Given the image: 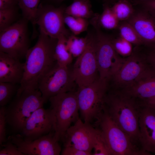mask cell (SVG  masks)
Masks as SVG:
<instances>
[{
  "instance_id": "1",
  "label": "cell",
  "mask_w": 155,
  "mask_h": 155,
  "mask_svg": "<svg viewBox=\"0 0 155 155\" xmlns=\"http://www.w3.org/2000/svg\"><path fill=\"white\" fill-rule=\"evenodd\" d=\"M57 42V39L40 32L36 43L26 55L23 76L16 94L25 90L38 89L41 77L57 62L54 53Z\"/></svg>"
},
{
  "instance_id": "2",
  "label": "cell",
  "mask_w": 155,
  "mask_h": 155,
  "mask_svg": "<svg viewBox=\"0 0 155 155\" xmlns=\"http://www.w3.org/2000/svg\"><path fill=\"white\" fill-rule=\"evenodd\" d=\"M143 106L124 92L106 94L104 100V106L113 120L141 149L139 120Z\"/></svg>"
},
{
  "instance_id": "3",
  "label": "cell",
  "mask_w": 155,
  "mask_h": 155,
  "mask_svg": "<svg viewBox=\"0 0 155 155\" xmlns=\"http://www.w3.org/2000/svg\"><path fill=\"white\" fill-rule=\"evenodd\" d=\"M111 155H150L135 145L130 137L113 120L103 106L95 120Z\"/></svg>"
},
{
  "instance_id": "4",
  "label": "cell",
  "mask_w": 155,
  "mask_h": 155,
  "mask_svg": "<svg viewBox=\"0 0 155 155\" xmlns=\"http://www.w3.org/2000/svg\"><path fill=\"white\" fill-rule=\"evenodd\" d=\"M45 102L38 89L24 90L16 94L6 107L7 123L15 131L20 132L32 114Z\"/></svg>"
},
{
  "instance_id": "5",
  "label": "cell",
  "mask_w": 155,
  "mask_h": 155,
  "mask_svg": "<svg viewBox=\"0 0 155 155\" xmlns=\"http://www.w3.org/2000/svg\"><path fill=\"white\" fill-rule=\"evenodd\" d=\"M96 35V51L99 78L108 82L119 69L124 59L120 57L113 46L112 39L101 30L97 18L90 20Z\"/></svg>"
},
{
  "instance_id": "6",
  "label": "cell",
  "mask_w": 155,
  "mask_h": 155,
  "mask_svg": "<svg viewBox=\"0 0 155 155\" xmlns=\"http://www.w3.org/2000/svg\"><path fill=\"white\" fill-rule=\"evenodd\" d=\"M55 121L54 137L61 141L71 124L79 118L77 90L59 94L49 98Z\"/></svg>"
},
{
  "instance_id": "7",
  "label": "cell",
  "mask_w": 155,
  "mask_h": 155,
  "mask_svg": "<svg viewBox=\"0 0 155 155\" xmlns=\"http://www.w3.org/2000/svg\"><path fill=\"white\" fill-rule=\"evenodd\" d=\"M108 82L99 78L88 85L78 87L79 110L84 122L91 123L102 111Z\"/></svg>"
},
{
  "instance_id": "8",
  "label": "cell",
  "mask_w": 155,
  "mask_h": 155,
  "mask_svg": "<svg viewBox=\"0 0 155 155\" xmlns=\"http://www.w3.org/2000/svg\"><path fill=\"white\" fill-rule=\"evenodd\" d=\"M75 84L72 70L56 62L41 77L38 88L46 102L59 94L75 91Z\"/></svg>"
},
{
  "instance_id": "9",
  "label": "cell",
  "mask_w": 155,
  "mask_h": 155,
  "mask_svg": "<svg viewBox=\"0 0 155 155\" xmlns=\"http://www.w3.org/2000/svg\"><path fill=\"white\" fill-rule=\"evenodd\" d=\"M28 22L23 17L0 31V52L19 60L25 57L29 49Z\"/></svg>"
},
{
  "instance_id": "10",
  "label": "cell",
  "mask_w": 155,
  "mask_h": 155,
  "mask_svg": "<svg viewBox=\"0 0 155 155\" xmlns=\"http://www.w3.org/2000/svg\"><path fill=\"white\" fill-rule=\"evenodd\" d=\"M89 40L87 47L75 63L72 72L78 87L92 83L99 78L96 51L95 31L88 32Z\"/></svg>"
},
{
  "instance_id": "11",
  "label": "cell",
  "mask_w": 155,
  "mask_h": 155,
  "mask_svg": "<svg viewBox=\"0 0 155 155\" xmlns=\"http://www.w3.org/2000/svg\"><path fill=\"white\" fill-rule=\"evenodd\" d=\"M63 5L58 7L42 3L38 6L36 19V24L40 32L57 39L61 36H68L71 34L65 26V11Z\"/></svg>"
},
{
  "instance_id": "12",
  "label": "cell",
  "mask_w": 155,
  "mask_h": 155,
  "mask_svg": "<svg viewBox=\"0 0 155 155\" xmlns=\"http://www.w3.org/2000/svg\"><path fill=\"white\" fill-rule=\"evenodd\" d=\"M100 136L98 129L79 118L67 130L61 141L64 147H72L92 154V151Z\"/></svg>"
},
{
  "instance_id": "13",
  "label": "cell",
  "mask_w": 155,
  "mask_h": 155,
  "mask_svg": "<svg viewBox=\"0 0 155 155\" xmlns=\"http://www.w3.org/2000/svg\"><path fill=\"white\" fill-rule=\"evenodd\" d=\"M55 121L52 110L43 107L35 111L27 119L20 131L23 138L31 141L54 131Z\"/></svg>"
},
{
  "instance_id": "14",
  "label": "cell",
  "mask_w": 155,
  "mask_h": 155,
  "mask_svg": "<svg viewBox=\"0 0 155 155\" xmlns=\"http://www.w3.org/2000/svg\"><path fill=\"white\" fill-rule=\"evenodd\" d=\"M54 131L31 141L24 140L20 134L10 136L8 140L25 155H59L61 150L55 138Z\"/></svg>"
},
{
  "instance_id": "15",
  "label": "cell",
  "mask_w": 155,
  "mask_h": 155,
  "mask_svg": "<svg viewBox=\"0 0 155 155\" xmlns=\"http://www.w3.org/2000/svg\"><path fill=\"white\" fill-rule=\"evenodd\" d=\"M148 70L142 60L137 56L132 53L125 59L121 67L111 78L126 88L136 81Z\"/></svg>"
},
{
  "instance_id": "16",
  "label": "cell",
  "mask_w": 155,
  "mask_h": 155,
  "mask_svg": "<svg viewBox=\"0 0 155 155\" xmlns=\"http://www.w3.org/2000/svg\"><path fill=\"white\" fill-rule=\"evenodd\" d=\"M140 143L143 151L155 154V110L143 106L139 120Z\"/></svg>"
},
{
  "instance_id": "17",
  "label": "cell",
  "mask_w": 155,
  "mask_h": 155,
  "mask_svg": "<svg viewBox=\"0 0 155 155\" xmlns=\"http://www.w3.org/2000/svg\"><path fill=\"white\" fill-rule=\"evenodd\" d=\"M127 21L135 30L143 44L155 48V17L143 9L134 14Z\"/></svg>"
},
{
  "instance_id": "18",
  "label": "cell",
  "mask_w": 155,
  "mask_h": 155,
  "mask_svg": "<svg viewBox=\"0 0 155 155\" xmlns=\"http://www.w3.org/2000/svg\"><path fill=\"white\" fill-rule=\"evenodd\" d=\"M24 73V64L20 60L0 51V82L20 84Z\"/></svg>"
},
{
  "instance_id": "19",
  "label": "cell",
  "mask_w": 155,
  "mask_h": 155,
  "mask_svg": "<svg viewBox=\"0 0 155 155\" xmlns=\"http://www.w3.org/2000/svg\"><path fill=\"white\" fill-rule=\"evenodd\" d=\"M124 92L143 102L155 96V71L148 70Z\"/></svg>"
},
{
  "instance_id": "20",
  "label": "cell",
  "mask_w": 155,
  "mask_h": 155,
  "mask_svg": "<svg viewBox=\"0 0 155 155\" xmlns=\"http://www.w3.org/2000/svg\"><path fill=\"white\" fill-rule=\"evenodd\" d=\"M65 13L74 17L91 19L95 15L92 9L89 0H73V3L66 7Z\"/></svg>"
},
{
  "instance_id": "21",
  "label": "cell",
  "mask_w": 155,
  "mask_h": 155,
  "mask_svg": "<svg viewBox=\"0 0 155 155\" xmlns=\"http://www.w3.org/2000/svg\"><path fill=\"white\" fill-rule=\"evenodd\" d=\"M68 37L63 35L57 38L54 53V57L57 63L60 66L64 67H68L70 64L73 58L67 46Z\"/></svg>"
},
{
  "instance_id": "22",
  "label": "cell",
  "mask_w": 155,
  "mask_h": 155,
  "mask_svg": "<svg viewBox=\"0 0 155 155\" xmlns=\"http://www.w3.org/2000/svg\"><path fill=\"white\" fill-rule=\"evenodd\" d=\"M88 33L84 37H79L73 34L67 38L66 45L69 51L73 57L78 58L85 50L89 40Z\"/></svg>"
},
{
  "instance_id": "23",
  "label": "cell",
  "mask_w": 155,
  "mask_h": 155,
  "mask_svg": "<svg viewBox=\"0 0 155 155\" xmlns=\"http://www.w3.org/2000/svg\"><path fill=\"white\" fill-rule=\"evenodd\" d=\"M119 22L111 7L108 3H105L102 13L98 14V22L100 26L106 29H114L119 27Z\"/></svg>"
},
{
  "instance_id": "24",
  "label": "cell",
  "mask_w": 155,
  "mask_h": 155,
  "mask_svg": "<svg viewBox=\"0 0 155 155\" xmlns=\"http://www.w3.org/2000/svg\"><path fill=\"white\" fill-rule=\"evenodd\" d=\"M111 8L119 21H127L135 12L133 5L127 0H118Z\"/></svg>"
},
{
  "instance_id": "25",
  "label": "cell",
  "mask_w": 155,
  "mask_h": 155,
  "mask_svg": "<svg viewBox=\"0 0 155 155\" xmlns=\"http://www.w3.org/2000/svg\"><path fill=\"white\" fill-rule=\"evenodd\" d=\"M40 0H18V6L23 18L30 22L34 27Z\"/></svg>"
},
{
  "instance_id": "26",
  "label": "cell",
  "mask_w": 155,
  "mask_h": 155,
  "mask_svg": "<svg viewBox=\"0 0 155 155\" xmlns=\"http://www.w3.org/2000/svg\"><path fill=\"white\" fill-rule=\"evenodd\" d=\"M64 21L72 34L76 36L86 31L90 23L87 19L74 17L65 13Z\"/></svg>"
},
{
  "instance_id": "27",
  "label": "cell",
  "mask_w": 155,
  "mask_h": 155,
  "mask_svg": "<svg viewBox=\"0 0 155 155\" xmlns=\"http://www.w3.org/2000/svg\"><path fill=\"white\" fill-rule=\"evenodd\" d=\"M120 36L132 44L140 45L143 42L133 26L127 21L119 26Z\"/></svg>"
},
{
  "instance_id": "28",
  "label": "cell",
  "mask_w": 155,
  "mask_h": 155,
  "mask_svg": "<svg viewBox=\"0 0 155 155\" xmlns=\"http://www.w3.org/2000/svg\"><path fill=\"white\" fill-rule=\"evenodd\" d=\"M19 6L0 9V31L10 26L17 22Z\"/></svg>"
},
{
  "instance_id": "29",
  "label": "cell",
  "mask_w": 155,
  "mask_h": 155,
  "mask_svg": "<svg viewBox=\"0 0 155 155\" xmlns=\"http://www.w3.org/2000/svg\"><path fill=\"white\" fill-rule=\"evenodd\" d=\"M16 84L8 82H0V105L5 106L10 101L19 87Z\"/></svg>"
},
{
  "instance_id": "30",
  "label": "cell",
  "mask_w": 155,
  "mask_h": 155,
  "mask_svg": "<svg viewBox=\"0 0 155 155\" xmlns=\"http://www.w3.org/2000/svg\"><path fill=\"white\" fill-rule=\"evenodd\" d=\"M112 42L115 51L119 55L128 57L132 53V44L120 36L112 39Z\"/></svg>"
},
{
  "instance_id": "31",
  "label": "cell",
  "mask_w": 155,
  "mask_h": 155,
  "mask_svg": "<svg viewBox=\"0 0 155 155\" xmlns=\"http://www.w3.org/2000/svg\"><path fill=\"white\" fill-rule=\"evenodd\" d=\"M5 106H1L0 108V144L1 146L7 141L6 125L7 122L5 116Z\"/></svg>"
},
{
  "instance_id": "32",
  "label": "cell",
  "mask_w": 155,
  "mask_h": 155,
  "mask_svg": "<svg viewBox=\"0 0 155 155\" xmlns=\"http://www.w3.org/2000/svg\"><path fill=\"white\" fill-rule=\"evenodd\" d=\"M0 151V155H25L17 146L8 140Z\"/></svg>"
},
{
  "instance_id": "33",
  "label": "cell",
  "mask_w": 155,
  "mask_h": 155,
  "mask_svg": "<svg viewBox=\"0 0 155 155\" xmlns=\"http://www.w3.org/2000/svg\"><path fill=\"white\" fill-rule=\"evenodd\" d=\"M134 1L155 17V0H136Z\"/></svg>"
},
{
  "instance_id": "34",
  "label": "cell",
  "mask_w": 155,
  "mask_h": 155,
  "mask_svg": "<svg viewBox=\"0 0 155 155\" xmlns=\"http://www.w3.org/2000/svg\"><path fill=\"white\" fill-rule=\"evenodd\" d=\"M61 154L62 155H90L91 153L81 150L72 147H64Z\"/></svg>"
},
{
  "instance_id": "35",
  "label": "cell",
  "mask_w": 155,
  "mask_h": 155,
  "mask_svg": "<svg viewBox=\"0 0 155 155\" xmlns=\"http://www.w3.org/2000/svg\"><path fill=\"white\" fill-rule=\"evenodd\" d=\"M18 6V0H0V9Z\"/></svg>"
},
{
  "instance_id": "36",
  "label": "cell",
  "mask_w": 155,
  "mask_h": 155,
  "mask_svg": "<svg viewBox=\"0 0 155 155\" xmlns=\"http://www.w3.org/2000/svg\"><path fill=\"white\" fill-rule=\"evenodd\" d=\"M144 106H147L155 110V96L142 102Z\"/></svg>"
},
{
  "instance_id": "37",
  "label": "cell",
  "mask_w": 155,
  "mask_h": 155,
  "mask_svg": "<svg viewBox=\"0 0 155 155\" xmlns=\"http://www.w3.org/2000/svg\"><path fill=\"white\" fill-rule=\"evenodd\" d=\"M148 60L153 67L154 70L155 71V48H153V50L149 54Z\"/></svg>"
},
{
  "instance_id": "38",
  "label": "cell",
  "mask_w": 155,
  "mask_h": 155,
  "mask_svg": "<svg viewBox=\"0 0 155 155\" xmlns=\"http://www.w3.org/2000/svg\"><path fill=\"white\" fill-rule=\"evenodd\" d=\"M65 0H47L49 2H52L55 3H59Z\"/></svg>"
},
{
  "instance_id": "39",
  "label": "cell",
  "mask_w": 155,
  "mask_h": 155,
  "mask_svg": "<svg viewBox=\"0 0 155 155\" xmlns=\"http://www.w3.org/2000/svg\"><path fill=\"white\" fill-rule=\"evenodd\" d=\"M111 0L113 1H117L118 0ZM127 0L130 1L131 0ZM133 0L134 1V0Z\"/></svg>"
}]
</instances>
